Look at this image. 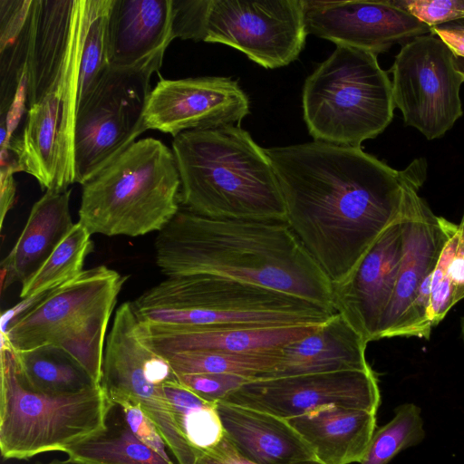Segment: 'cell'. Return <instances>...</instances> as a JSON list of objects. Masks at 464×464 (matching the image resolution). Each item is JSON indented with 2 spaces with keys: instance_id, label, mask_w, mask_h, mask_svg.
<instances>
[{
  "instance_id": "obj_1",
  "label": "cell",
  "mask_w": 464,
  "mask_h": 464,
  "mask_svg": "<svg viewBox=\"0 0 464 464\" xmlns=\"http://www.w3.org/2000/svg\"><path fill=\"white\" fill-rule=\"evenodd\" d=\"M265 151L286 223L332 285L343 282L403 217L427 177L424 159L395 170L361 147L314 140Z\"/></svg>"
},
{
  "instance_id": "obj_2",
  "label": "cell",
  "mask_w": 464,
  "mask_h": 464,
  "mask_svg": "<svg viewBox=\"0 0 464 464\" xmlns=\"http://www.w3.org/2000/svg\"><path fill=\"white\" fill-rule=\"evenodd\" d=\"M155 259L167 277L256 285L334 312L331 281L285 221L217 219L180 208L158 232Z\"/></svg>"
},
{
  "instance_id": "obj_3",
  "label": "cell",
  "mask_w": 464,
  "mask_h": 464,
  "mask_svg": "<svg viewBox=\"0 0 464 464\" xmlns=\"http://www.w3.org/2000/svg\"><path fill=\"white\" fill-rule=\"evenodd\" d=\"M171 150L182 208L217 219L286 222L270 160L238 125L180 132Z\"/></svg>"
},
{
  "instance_id": "obj_4",
  "label": "cell",
  "mask_w": 464,
  "mask_h": 464,
  "mask_svg": "<svg viewBox=\"0 0 464 464\" xmlns=\"http://www.w3.org/2000/svg\"><path fill=\"white\" fill-rule=\"evenodd\" d=\"M131 304L142 324L187 327L322 324L334 314L283 292L208 276L167 277Z\"/></svg>"
},
{
  "instance_id": "obj_5",
  "label": "cell",
  "mask_w": 464,
  "mask_h": 464,
  "mask_svg": "<svg viewBox=\"0 0 464 464\" xmlns=\"http://www.w3.org/2000/svg\"><path fill=\"white\" fill-rule=\"evenodd\" d=\"M180 208V178L171 149L136 140L82 185L79 220L92 235L160 232Z\"/></svg>"
},
{
  "instance_id": "obj_6",
  "label": "cell",
  "mask_w": 464,
  "mask_h": 464,
  "mask_svg": "<svg viewBox=\"0 0 464 464\" xmlns=\"http://www.w3.org/2000/svg\"><path fill=\"white\" fill-rule=\"evenodd\" d=\"M87 0L70 43L35 65L27 75V112L22 131L6 149L20 171L33 176L42 189L65 190L75 183L74 129Z\"/></svg>"
},
{
  "instance_id": "obj_7",
  "label": "cell",
  "mask_w": 464,
  "mask_h": 464,
  "mask_svg": "<svg viewBox=\"0 0 464 464\" xmlns=\"http://www.w3.org/2000/svg\"><path fill=\"white\" fill-rule=\"evenodd\" d=\"M0 450L4 459H28L63 451L107 425L114 406L102 385L70 394L34 389L1 335Z\"/></svg>"
},
{
  "instance_id": "obj_8",
  "label": "cell",
  "mask_w": 464,
  "mask_h": 464,
  "mask_svg": "<svg viewBox=\"0 0 464 464\" xmlns=\"http://www.w3.org/2000/svg\"><path fill=\"white\" fill-rule=\"evenodd\" d=\"M302 101L314 140L352 147L381 134L395 109L392 81L377 55L343 45L306 78Z\"/></svg>"
},
{
  "instance_id": "obj_9",
  "label": "cell",
  "mask_w": 464,
  "mask_h": 464,
  "mask_svg": "<svg viewBox=\"0 0 464 464\" xmlns=\"http://www.w3.org/2000/svg\"><path fill=\"white\" fill-rule=\"evenodd\" d=\"M126 280L106 266L83 270L49 291L0 335L17 351L60 347L101 385L106 332Z\"/></svg>"
},
{
  "instance_id": "obj_10",
  "label": "cell",
  "mask_w": 464,
  "mask_h": 464,
  "mask_svg": "<svg viewBox=\"0 0 464 464\" xmlns=\"http://www.w3.org/2000/svg\"><path fill=\"white\" fill-rule=\"evenodd\" d=\"M173 38L231 46L266 69L288 65L307 32L303 0H172Z\"/></svg>"
},
{
  "instance_id": "obj_11",
  "label": "cell",
  "mask_w": 464,
  "mask_h": 464,
  "mask_svg": "<svg viewBox=\"0 0 464 464\" xmlns=\"http://www.w3.org/2000/svg\"><path fill=\"white\" fill-rule=\"evenodd\" d=\"M165 52L129 66H110L78 107L74 129L75 182L85 184L148 129L144 114L150 78Z\"/></svg>"
},
{
  "instance_id": "obj_12",
  "label": "cell",
  "mask_w": 464,
  "mask_h": 464,
  "mask_svg": "<svg viewBox=\"0 0 464 464\" xmlns=\"http://www.w3.org/2000/svg\"><path fill=\"white\" fill-rule=\"evenodd\" d=\"M391 71L394 107L407 126L428 140L443 136L463 114L459 91L464 78L453 51L437 35L406 41Z\"/></svg>"
},
{
  "instance_id": "obj_13",
  "label": "cell",
  "mask_w": 464,
  "mask_h": 464,
  "mask_svg": "<svg viewBox=\"0 0 464 464\" xmlns=\"http://www.w3.org/2000/svg\"><path fill=\"white\" fill-rule=\"evenodd\" d=\"M220 401L287 420L332 404L376 413L381 394L377 377L370 369L253 380Z\"/></svg>"
},
{
  "instance_id": "obj_14",
  "label": "cell",
  "mask_w": 464,
  "mask_h": 464,
  "mask_svg": "<svg viewBox=\"0 0 464 464\" xmlns=\"http://www.w3.org/2000/svg\"><path fill=\"white\" fill-rule=\"evenodd\" d=\"M249 109L247 95L231 78L161 79L150 94L144 120L148 130L175 137L190 130L239 126Z\"/></svg>"
},
{
  "instance_id": "obj_15",
  "label": "cell",
  "mask_w": 464,
  "mask_h": 464,
  "mask_svg": "<svg viewBox=\"0 0 464 464\" xmlns=\"http://www.w3.org/2000/svg\"><path fill=\"white\" fill-rule=\"evenodd\" d=\"M307 34L376 55L395 43L430 34V28L393 0H303Z\"/></svg>"
},
{
  "instance_id": "obj_16",
  "label": "cell",
  "mask_w": 464,
  "mask_h": 464,
  "mask_svg": "<svg viewBox=\"0 0 464 464\" xmlns=\"http://www.w3.org/2000/svg\"><path fill=\"white\" fill-rule=\"evenodd\" d=\"M404 216L383 231L343 282L332 285L334 312L367 343L378 340L380 324L395 287L402 256Z\"/></svg>"
},
{
  "instance_id": "obj_17",
  "label": "cell",
  "mask_w": 464,
  "mask_h": 464,
  "mask_svg": "<svg viewBox=\"0 0 464 464\" xmlns=\"http://www.w3.org/2000/svg\"><path fill=\"white\" fill-rule=\"evenodd\" d=\"M457 227L435 216L420 196L411 203L404 216L403 249L396 284L380 324L378 339L392 337Z\"/></svg>"
},
{
  "instance_id": "obj_18",
  "label": "cell",
  "mask_w": 464,
  "mask_h": 464,
  "mask_svg": "<svg viewBox=\"0 0 464 464\" xmlns=\"http://www.w3.org/2000/svg\"><path fill=\"white\" fill-rule=\"evenodd\" d=\"M323 324L213 328L139 322V334L141 341L159 354L188 350L270 353L314 333Z\"/></svg>"
},
{
  "instance_id": "obj_19",
  "label": "cell",
  "mask_w": 464,
  "mask_h": 464,
  "mask_svg": "<svg viewBox=\"0 0 464 464\" xmlns=\"http://www.w3.org/2000/svg\"><path fill=\"white\" fill-rule=\"evenodd\" d=\"M217 410L226 437L246 459L256 464H298L316 459L310 446L286 420L224 401L217 402Z\"/></svg>"
},
{
  "instance_id": "obj_20",
  "label": "cell",
  "mask_w": 464,
  "mask_h": 464,
  "mask_svg": "<svg viewBox=\"0 0 464 464\" xmlns=\"http://www.w3.org/2000/svg\"><path fill=\"white\" fill-rule=\"evenodd\" d=\"M286 420L323 464L361 463L376 428V413L334 404Z\"/></svg>"
},
{
  "instance_id": "obj_21",
  "label": "cell",
  "mask_w": 464,
  "mask_h": 464,
  "mask_svg": "<svg viewBox=\"0 0 464 464\" xmlns=\"http://www.w3.org/2000/svg\"><path fill=\"white\" fill-rule=\"evenodd\" d=\"M172 0H112L108 18L111 66H129L165 52L172 35Z\"/></svg>"
},
{
  "instance_id": "obj_22",
  "label": "cell",
  "mask_w": 464,
  "mask_h": 464,
  "mask_svg": "<svg viewBox=\"0 0 464 464\" xmlns=\"http://www.w3.org/2000/svg\"><path fill=\"white\" fill-rule=\"evenodd\" d=\"M367 343L339 313L314 333L281 349L273 377L372 369L365 357Z\"/></svg>"
},
{
  "instance_id": "obj_23",
  "label": "cell",
  "mask_w": 464,
  "mask_h": 464,
  "mask_svg": "<svg viewBox=\"0 0 464 464\" xmlns=\"http://www.w3.org/2000/svg\"><path fill=\"white\" fill-rule=\"evenodd\" d=\"M71 192L48 189L34 204L18 239L1 262L2 290L14 283L24 284L73 227Z\"/></svg>"
},
{
  "instance_id": "obj_24",
  "label": "cell",
  "mask_w": 464,
  "mask_h": 464,
  "mask_svg": "<svg viewBox=\"0 0 464 464\" xmlns=\"http://www.w3.org/2000/svg\"><path fill=\"white\" fill-rule=\"evenodd\" d=\"M32 11L33 0H0V115L9 110L26 78Z\"/></svg>"
},
{
  "instance_id": "obj_25",
  "label": "cell",
  "mask_w": 464,
  "mask_h": 464,
  "mask_svg": "<svg viewBox=\"0 0 464 464\" xmlns=\"http://www.w3.org/2000/svg\"><path fill=\"white\" fill-rule=\"evenodd\" d=\"M14 351L24 378L38 391L70 394L100 386L74 357L60 347L44 345Z\"/></svg>"
},
{
  "instance_id": "obj_26",
  "label": "cell",
  "mask_w": 464,
  "mask_h": 464,
  "mask_svg": "<svg viewBox=\"0 0 464 464\" xmlns=\"http://www.w3.org/2000/svg\"><path fill=\"white\" fill-rule=\"evenodd\" d=\"M281 350L270 353H236L210 350H188L161 355L176 376L197 373H227L249 380L271 378Z\"/></svg>"
},
{
  "instance_id": "obj_27",
  "label": "cell",
  "mask_w": 464,
  "mask_h": 464,
  "mask_svg": "<svg viewBox=\"0 0 464 464\" xmlns=\"http://www.w3.org/2000/svg\"><path fill=\"white\" fill-rule=\"evenodd\" d=\"M68 457L85 464H175L140 441L123 421L69 447Z\"/></svg>"
},
{
  "instance_id": "obj_28",
  "label": "cell",
  "mask_w": 464,
  "mask_h": 464,
  "mask_svg": "<svg viewBox=\"0 0 464 464\" xmlns=\"http://www.w3.org/2000/svg\"><path fill=\"white\" fill-rule=\"evenodd\" d=\"M164 392L179 430L198 453L213 448L223 439L225 431L217 402L202 399L178 379L166 382Z\"/></svg>"
},
{
  "instance_id": "obj_29",
  "label": "cell",
  "mask_w": 464,
  "mask_h": 464,
  "mask_svg": "<svg viewBox=\"0 0 464 464\" xmlns=\"http://www.w3.org/2000/svg\"><path fill=\"white\" fill-rule=\"evenodd\" d=\"M91 236L82 224L74 223L45 262L22 285L20 297L39 295L78 276L93 249Z\"/></svg>"
},
{
  "instance_id": "obj_30",
  "label": "cell",
  "mask_w": 464,
  "mask_h": 464,
  "mask_svg": "<svg viewBox=\"0 0 464 464\" xmlns=\"http://www.w3.org/2000/svg\"><path fill=\"white\" fill-rule=\"evenodd\" d=\"M112 0H87L86 31L82 50L78 107L110 68L108 18Z\"/></svg>"
},
{
  "instance_id": "obj_31",
  "label": "cell",
  "mask_w": 464,
  "mask_h": 464,
  "mask_svg": "<svg viewBox=\"0 0 464 464\" xmlns=\"http://www.w3.org/2000/svg\"><path fill=\"white\" fill-rule=\"evenodd\" d=\"M425 437L421 410L404 403L393 418L373 433L367 452L359 464H388L399 452L420 443Z\"/></svg>"
},
{
  "instance_id": "obj_32",
  "label": "cell",
  "mask_w": 464,
  "mask_h": 464,
  "mask_svg": "<svg viewBox=\"0 0 464 464\" xmlns=\"http://www.w3.org/2000/svg\"><path fill=\"white\" fill-rule=\"evenodd\" d=\"M459 240V232L458 228L450 235L444 245L432 274L428 314L431 327L436 326L450 308L457 304L454 287L449 276L448 269L457 252Z\"/></svg>"
},
{
  "instance_id": "obj_33",
  "label": "cell",
  "mask_w": 464,
  "mask_h": 464,
  "mask_svg": "<svg viewBox=\"0 0 464 464\" xmlns=\"http://www.w3.org/2000/svg\"><path fill=\"white\" fill-rule=\"evenodd\" d=\"M430 28L464 18V0H393Z\"/></svg>"
},
{
  "instance_id": "obj_34",
  "label": "cell",
  "mask_w": 464,
  "mask_h": 464,
  "mask_svg": "<svg viewBox=\"0 0 464 464\" xmlns=\"http://www.w3.org/2000/svg\"><path fill=\"white\" fill-rule=\"evenodd\" d=\"M186 388L210 402H218L244 383L252 381L227 373H197L177 376Z\"/></svg>"
},
{
  "instance_id": "obj_35",
  "label": "cell",
  "mask_w": 464,
  "mask_h": 464,
  "mask_svg": "<svg viewBox=\"0 0 464 464\" xmlns=\"http://www.w3.org/2000/svg\"><path fill=\"white\" fill-rule=\"evenodd\" d=\"M115 406L121 408L124 421L140 441L172 461L166 452L168 446L158 428L138 405L130 401H121Z\"/></svg>"
},
{
  "instance_id": "obj_36",
  "label": "cell",
  "mask_w": 464,
  "mask_h": 464,
  "mask_svg": "<svg viewBox=\"0 0 464 464\" xmlns=\"http://www.w3.org/2000/svg\"><path fill=\"white\" fill-rule=\"evenodd\" d=\"M195 464H256L244 458L224 435L213 448L198 454ZM298 464H323L316 459Z\"/></svg>"
},
{
  "instance_id": "obj_37",
  "label": "cell",
  "mask_w": 464,
  "mask_h": 464,
  "mask_svg": "<svg viewBox=\"0 0 464 464\" xmlns=\"http://www.w3.org/2000/svg\"><path fill=\"white\" fill-rule=\"evenodd\" d=\"M430 34L443 40L456 56L464 58V18L432 27Z\"/></svg>"
},
{
  "instance_id": "obj_38",
  "label": "cell",
  "mask_w": 464,
  "mask_h": 464,
  "mask_svg": "<svg viewBox=\"0 0 464 464\" xmlns=\"http://www.w3.org/2000/svg\"><path fill=\"white\" fill-rule=\"evenodd\" d=\"M448 274L454 287L455 299L458 303L464 298V244L460 236L458 249L450 264Z\"/></svg>"
},
{
  "instance_id": "obj_39",
  "label": "cell",
  "mask_w": 464,
  "mask_h": 464,
  "mask_svg": "<svg viewBox=\"0 0 464 464\" xmlns=\"http://www.w3.org/2000/svg\"><path fill=\"white\" fill-rule=\"evenodd\" d=\"M35 464H85V463L79 461L77 459H74L71 457H68V459H53L48 462H37Z\"/></svg>"
},
{
  "instance_id": "obj_40",
  "label": "cell",
  "mask_w": 464,
  "mask_h": 464,
  "mask_svg": "<svg viewBox=\"0 0 464 464\" xmlns=\"http://www.w3.org/2000/svg\"><path fill=\"white\" fill-rule=\"evenodd\" d=\"M456 67L464 78V58L455 55Z\"/></svg>"
},
{
  "instance_id": "obj_41",
  "label": "cell",
  "mask_w": 464,
  "mask_h": 464,
  "mask_svg": "<svg viewBox=\"0 0 464 464\" xmlns=\"http://www.w3.org/2000/svg\"><path fill=\"white\" fill-rule=\"evenodd\" d=\"M461 329H462V336H463V341H464V318L462 320Z\"/></svg>"
}]
</instances>
